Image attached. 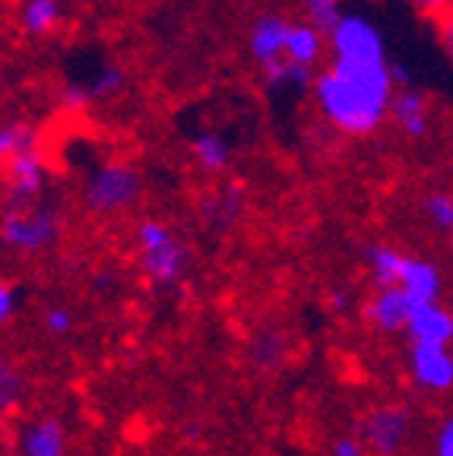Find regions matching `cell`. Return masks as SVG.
<instances>
[{
    "instance_id": "33",
    "label": "cell",
    "mask_w": 453,
    "mask_h": 456,
    "mask_svg": "<svg viewBox=\"0 0 453 456\" xmlns=\"http://www.w3.org/2000/svg\"><path fill=\"white\" fill-rule=\"evenodd\" d=\"M0 250H4V238H0Z\"/></svg>"
},
{
    "instance_id": "29",
    "label": "cell",
    "mask_w": 453,
    "mask_h": 456,
    "mask_svg": "<svg viewBox=\"0 0 453 456\" xmlns=\"http://www.w3.org/2000/svg\"><path fill=\"white\" fill-rule=\"evenodd\" d=\"M330 456H368L358 435H340L330 444Z\"/></svg>"
},
{
    "instance_id": "6",
    "label": "cell",
    "mask_w": 453,
    "mask_h": 456,
    "mask_svg": "<svg viewBox=\"0 0 453 456\" xmlns=\"http://www.w3.org/2000/svg\"><path fill=\"white\" fill-rule=\"evenodd\" d=\"M358 437L371 456H399L412 437V412L403 403H381L361 419Z\"/></svg>"
},
{
    "instance_id": "15",
    "label": "cell",
    "mask_w": 453,
    "mask_h": 456,
    "mask_svg": "<svg viewBox=\"0 0 453 456\" xmlns=\"http://www.w3.org/2000/svg\"><path fill=\"white\" fill-rule=\"evenodd\" d=\"M326 51H330L326 48V32H320L311 22H292L289 38H285V61L314 70L326 57Z\"/></svg>"
},
{
    "instance_id": "16",
    "label": "cell",
    "mask_w": 453,
    "mask_h": 456,
    "mask_svg": "<svg viewBox=\"0 0 453 456\" xmlns=\"http://www.w3.org/2000/svg\"><path fill=\"white\" fill-rule=\"evenodd\" d=\"M191 156L210 175H222L232 165V142L216 130H203L191 140Z\"/></svg>"
},
{
    "instance_id": "2",
    "label": "cell",
    "mask_w": 453,
    "mask_h": 456,
    "mask_svg": "<svg viewBox=\"0 0 453 456\" xmlns=\"http://www.w3.org/2000/svg\"><path fill=\"white\" fill-rule=\"evenodd\" d=\"M136 250H140V266L149 285L175 289L185 282L191 250L162 219H143L136 225Z\"/></svg>"
},
{
    "instance_id": "28",
    "label": "cell",
    "mask_w": 453,
    "mask_h": 456,
    "mask_svg": "<svg viewBox=\"0 0 453 456\" xmlns=\"http://www.w3.org/2000/svg\"><path fill=\"white\" fill-rule=\"evenodd\" d=\"M16 307H20V292L16 285L0 279V327H7L10 321L16 317Z\"/></svg>"
},
{
    "instance_id": "24",
    "label": "cell",
    "mask_w": 453,
    "mask_h": 456,
    "mask_svg": "<svg viewBox=\"0 0 453 456\" xmlns=\"http://www.w3.org/2000/svg\"><path fill=\"white\" fill-rule=\"evenodd\" d=\"M422 213L441 232H453V193L450 191H432L422 200Z\"/></svg>"
},
{
    "instance_id": "21",
    "label": "cell",
    "mask_w": 453,
    "mask_h": 456,
    "mask_svg": "<svg viewBox=\"0 0 453 456\" xmlns=\"http://www.w3.org/2000/svg\"><path fill=\"white\" fill-rule=\"evenodd\" d=\"M248 358L257 370H276L285 358V336L279 330H260V333L251 339V349H248Z\"/></svg>"
},
{
    "instance_id": "14",
    "label": "cell",
    "mask_w": 453,
    "mask_h": 456,
    "mask_svg": "<svg viewBox=\"0 0 453 456\" xmlns=\"http://www.w3.org/2000/svg\"><path fill=\"white\" fill-rule=\"evenodd\" d=\"M397 285L409 295L416 305H428V301H441L444 292V276H441L438 264L425 260V256H403V270H399Z\"/></svg>"
},
{
    "instance_id": "4",
    "label": "cell",
    "mask_w": 453,
    "mask_h": 456,
    "mask_svg": "<svg viewBox=\"0 0 453 456\" xmlns=\"http://www.w3.org/2000/svg\"><path fill=\"white\" fill-rule=\"evenodd\" d=\"M140 193H143V181L134 165L111 159V162H102L99 168L89 175L83 197H86L89 213L114 216L134 207L136 200H140Z\"/></svg>"
},
{
    "instance_id": "3",
    "label": "cell",
    "mask_w": 453,
    "mask_h": 456,
    "mask_svg": "<svg viewBox=\"0 0 453 456\" xmlns=\"http://www.w3.org/2000/svg\"><path fill=\"white\" fill-rule=\"evenodd\" d=\"M326 48H330V64L336 67H390L387 42L383 32L371 16L346 13L326 32Z\"/></svg>"
},
{
    "instance_id": "23",
    "label": "cell",
    "mask_w": 453,
    "mask_h": 456,
    "mask_svg": "<svg viewBox=\"0 0 453 456\" xmlns=\"http://www.w3.org/2000/svg\"><path fill=\"white\" fill-rule=\"evenodd\" d=\"M301 10H305V22L317 26L320 32H330L346 16L342 0H301Z\"/></svg>"
},
{
    "instance_id": "1",
    "label": "cell",
    "mask_w": 453,
    "mask_h": 456,
    "mask_svg": "<svg viewBox=\"0 0 453 456\" xmlns=\"http://www.w3.org/2000/svg\"><path fill=\"white\" fill-rule=\"evenodd\" d=\"M397 93L390 67H336L330 64L314 77L311 95L324 118L342 136H371L390 118Z\"/></svg>"
},
{
    "instance_id": "30",
    "label": "cell",
    "mask_w": 453,
    "mask_h": 456,
    "mask_svg": "<svg viewBox=\"0 0 453 456\" xmlns=\"http://www.w3.org/2000/svg\"><path fill=\"white\" fill-rule=\"evenodd\" d=\"M406 4L422 16H432V20H441L453 10V0H406Z\"/></svg>"
},
{
    "instance_id": "34",
    "label": "cell",
    "mask_w": 453,
    "mask_h": 456,
    "mask_svg": "<svg viewBox=\"0 0 453 456\" xmlns=\"http://www.w3.org/2000/svg\"><path fill=\"white\" fill-rule=\"evenodd\" d=\"M450 235H453V232H450Z\"/></svg>"
},
{
    "instance_id": "32",
    "label": "cell",
    "mask_w": 453,
    "mask_h": 456,
    "mask_svg": "<svg viewBox=\"0 0 453 456\" xmlns=\"http://www.w3.org/2000/svg\"><path fill=\"white\" fill-rule=\"evenodd\" d=\"M438 38H441V48H444L447 64L453 67V10L438 20Z\"/></svg>"
},
{
    "instance_id": "10",
    "label": "cell",
    "mask_w": 453,
    "mask_h": 456,
    "mask_svg": "<svg viewBox=\"0 0 453 456\" xmlns=\"http://www.w3.org/2000/svg\"><path fill=\"white\" fill-rule=\"evenodd\" d=\"M4 178H7L13 207H32V200L42 197L45 181H48V162H45L42 150L4 165Z\"/></svg>"
},
{
    "instance_id": "20",
    "label": "cell",
    "mask_w": 453,
    "mask_h": 456,
    "mask_svg": "<svg viewBox=\"0 0 453 456\" xmlns=\"http://www.w3.org/2000/svg\"><path fill=\"white\" fill-rule=\"evenodd\" d=\"M57 22H61V0H22V32H29V36H48Z\"/></svg>"
},
{
    "instance_id": "18",
    "label": "cell",
    "mask_w": 453,
    "mask_h": 456,
    "mask_svg": "<svg viewBox=\"0 0 453 456\" xmlns=\"http://www.w3.org/2000/svg\"><path fill=\"white\" fill-rule=\"evenodd\" d=\"M42 150V134L26 121L0 124V165H10L13 159H22L29 152Z\"/></svg>"
},
{
    "instance_id": "11",
    "label": "cell",
    "mask_w": 453,
    "mask_h": 456,
    "mask_svg": "<svg viewBox=\"0 0 453 456\" xmlns=\"http://www.w3.org/2000/svg\"><path fill=\"white\" fill-rule=\"evenodd\" d=\"M390 118L399 127V134L406 140H425L428 130H432V105H428V95L416 86H406L393 93L390 102Z\"/></svg>"
},
{
    "instance_id": "19",
    "label": "cell",
    "mask_w": 453,
    "mask_h": 456,
    "mask_svg": "<svg viewBox=\"0 0 453 456\" xmlns=\"http://www.w3.org/2000/svg\"><path fill=\"white\" fill-rule=\"evenodd\" d=\"M403 250H397L393 244H368L365 248V266H368L377 289L397 285L399 270H403Z\"/></svg>"
},
{
    "instance_id": "9",
    "label": "cell",
    "mask_w": 453,
    "mask_h": 456,
    "mask_svg": "<svg viewBox=\"0 0 453 456\" xmlns=\"http://www.w3.org/2000/svg\"><path fill=\"white\" fill-rule=\"evenodd\" d=\"M412 311H416V301H412L399 285L377 289V292L365 301V321H368V327L381 330V333H406Z\"/></svg>"
},
{
    "instance_id": "27",
    "label": "cell",
    "mask_w": 453,
    "mask_h": 456,
    "mask_svg": "<svg viewBox=\"0 0 453 456\" xmlns=\"http://www.w3.org/2000/svg\"><path fill=\"white\" fill-rule=\"evenodd\" d=\"M89 102H93V89H89V86L67 83L64 89H61V105H64L67 111H83Z\"/></svg>"
},
{
    "instance_id": "7",
    "label": "cell",
    "mask_w": 453,
    "mask_h": 456,
    "mask_svg": "<svg viewBox=\"0 0 453 456\" xmlns=\"http://www.w3.org/2000/svg\"><path fill=\"white\" fill-rule=\"evenodd\" d=\"M16 456H67L70 437L67 428L54 415H36L16 428Z\"/></svg>"
},
{
    "instance_id": "12",
    "label": "cell",
    "mask_w": 453,
    "mask_h": 456,
    "mask_svg": "<svg viewBox=\"0 0 453 456\" xmlns=\"http://www.w3.org/2000/svg\"><path fill=\"white\" fill-rule=\"evenodd\" d=\"M292 20L283 13H260L251 22L248 32V51L257 64L267 67L279 57H285V38H289Z\"/></svg>"
},
{
    "instance_id": "22",
    "label": "cell",
    "mask_w": 453,
    "mask_h": 456,
    "mask_svg": "<svg viewBox=\"0 0 453 456\" xmlns=\"http://www.w3.org/2000/svg\"><path fill=\"white\" fill-rule=\"evenodd\" d=\"M22 393H26L22 370L16 368V362H10L7 355H0V421L20 409Z\"/></svg>"
},
{
    "instance_id": "26",
    "label": "cell",
    "mask_w": 453,
    "mask_h": 456,
    "mask_svg": "<svg viewBox=\"0 0 453 456\" xmlns=\"http://www.w3.org/2000/svg\"><path fill=\"white\" fill-rule=\"evenodd\" d=\"M42 327L48 336H70L77 327V317L67 305H48L42 314Z\"/></svg>"
},
{
    "instance_id": "25",
    "label": "cell",
    "mask_w": 453,
    "mask_h": 456,
    "mask_svg": "<svg viewBox=\"0 0 453 456\" xmlns=\"http://www.w3.org/2000/svg\"><path fill=\"white\" fill-rule=\"evenodd\" d=\"M124 86H128V73L120 70L114 64H105L93 79V99H114L118 93H124Z\"/></svg>"
},
{
    "instance_id": "17",
    "label": "cell",
    "mask_w": 453,
    "mask_h": 456,
    "mask_svg": "<svg viewBox=\"0 0 453 456\" xmlns=\"http://www.w3.org/2000/svg\"><path fill=\"white\" fill-rule=\"evenodd\" d=\"M260 70H263V83H267L269 93H305V89L314 86V77H317L314 70L292 64V61H285V57L260 67Z\"/></svg>"
},
{
    "instance_id": "8",
    "label": "cell",
    "mask_w": 453,
    "mask_h": 456,
    "mask_svg": "<svg viewBox=\"0 0 453 456\" xmlns=\"http://www.w3.org/2000/svg\"><path fill=\"white\" fill-rule=\"evenodd\" d=\"M409 374L416 387L428 393L453 390V352L450 346H412Z\"/></svg>"
},
{
    "instance_id": "31",
    "label": "cell",
    "mask_w": 453,
    "mask_h": 456,
    "mask_svg": "<svg viewBox=\"0 0 453 456\" xmlns=\"http://www.w3.org/2000/svg\"><path fill=\"white\" fill-rule=\"evenodd\" d=\"M434 456H453V415L441 421L434 431Z\"/></svg>"
},
{
    "instance_id": "5",
    "label": "cell",
    "mask_w": 453,
    "mask_h": 456,
    "mask_svg": "<svg viewBox=\"0 0 453 456\" xmlns=\"http://www.w3.org/2000/svg\"><path fill=\"white\" fill-rule=\"evenodd\" d=\"M0 238L22 254L51 250L61 238V219L54 209L42 207H10L0 219Z\"/></svg>"
},
{
    "instance_id": "13",
    "label": "cell",
    "mask_w": 453,
    "mask_h": 456,
    "mask_svg": "<svg viewBox=\"0 0 453 456\" xmlns=\"http://www.w3.org/2000/svg\"><path fill=\"white\" fill-rule=\"evenodd\" d=\"M406 336L412 346H450L453 342V311H447L441 301H428V305H416L409 317Z\"/></svg>"
}]
</instances>
